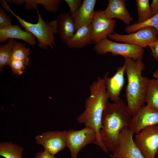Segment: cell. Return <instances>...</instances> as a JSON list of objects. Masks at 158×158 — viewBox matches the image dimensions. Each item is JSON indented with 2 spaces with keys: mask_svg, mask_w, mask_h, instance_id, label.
<instances>
[{
  "mask_svg": "<svg viewBox=\"0 0 158 158\" xmlns=\"http://www.w3.org/2000/svg\"><path fill=\"white\" fill-rule=\"evenodd\" d=\"M109 73V71L107 72L103 78L98 77L90 86V94L85 100V110L77 118L78 123L95 131L96 139L94 143L105 153L108 152L101 140L100 132L102 128V120L103 113L109 102L106 82Z\"/></svg>",
  "mask_w": 158,
  "mask_h": 158,
  "instance_id": "1",
  "label": "cell"
},
{
  "mask_svg": "<svg viewBox=\"0 0 158 158\" xmlns=\"http://www.w3.org/2000/svg\"><path fill=\"white\" fill-rule=\"evenodd\" d=\"M132 116L127 110V104L120 98L113 103L108 102L103 113L101 140L108 152L113 153L117 146L120 132L128 127Z\"/></svg>",
  "mask_w": 158,
  "mask_h": 158,
  "instance_id": "2",
  "label": "cell"
},
{
  "mask_svg": "<svg viewBox=\"0 0 158 158\" xmlns=\"http://www.w3.org/2000/svg\"><path fill=\"white\" fill-rule=\"evenodd\" d=\"M143 58L134 60L130 57H124L125 72L127 78V110L132 116L144 105L150 80L147 77L141 75L142 71L145 69Z\"/></svg>",
  "mask_w": 158,
  "mask_h": 158,
  "instance_id": "3",
  "label": "cell"
},
{
  "mask_svg": "<svg viewBox=\"0 0 158 158\" xmlns=\"http://www.w3.org/2000/svg\"><path fill=\"white\" fill-rule=\"evenodd\" d=\"M2 8L10 12L17 19L25 30L32 34L38 40V46L40 48L53 49L55 45L54 35L58 32L56 20L48 22L43 20L37 7L35 8L38 16L37 23L28 22L16 15L11 10L5 0L1 2Z\"/></svg>",
  "mask_w": 158,
  "mask_h": 158,
  "instance_id": "4",
  "label": "cell"
},
{
  "mask_svg": "<svg viewBox=\"0 0 158 158\" xmlns=\"http://www.w3.org/2000/svg\"><path fill=\"white\" fill-rule=\"evenodd\" d=\"M158 33L152 26L143 28L137 31L126 35L118 34L114 32L108 37L114 41L126 43L144 48L152 44L158 40Z\"/></svg>",
  "mask_w": 158,
  "mask_h": 158,
  "instance_id": "5",
  "label": "cell"
},
{
  "mask_svg": "<svg viewBox=\"0 0 158 158\" xmlns=\"http://www.w3.org/2000/svg\"><path fill=\"white\" fill-rule=\"evenodd\" d=\"M94 49L96 53L103 55L111 52L114 55L129 57L135 60L143 56L144 48L129 44L118 43L105 38L95 44Z\"/></svg>",
  "mask_w": 158,
  "mask_h": 158,
  "instance_id": "6",
  "label": "cell"
},
{
  "mask_svg": "<svg viewBox=\"0 0 158 158\" xmlns=\"http://www.w3.org/2000/svg\"><path fill=\"white\" fill-rule=\"evenodd\" d=\"M96 139V133L89 127L78 130L71 129L67 131L66 145L70 150L71 158H78L80 151L87 145L94 143Z\"/></svg>",
  "mask_w": 158,
  "mask_h": 158,
  "instance_id": "7",
  "label": "cell"
},
{
  "mask_svg": "<svg viewBox=\"0 0 158 158\" xmlns=\"http://www.w3.org/2000/svg\"><path fill=\"white\" fill-rule=\"evenodd\" d=\"M134 141L145 158H155L158 150V124L142 129L136 134Z\"/></svg>",
  "mask_w": 158,
  "mask_h": 158,
  "instance_id": "8",
  "label": "cell"
},
{
  "mask_svg": "<svg viewBox=\"0 0 158 158\" xmlns=\"http://www.w3.org/2000/svg\"><path fill=\"white\" fill-rule=\"evenodd\" d=\"M134 134L128 127L122 129L112 156L115 158H145L134 142Z\"/></svg>",
  "mask_w": 158,
  "mask_h": 158,
  "instance_id": "9",
  "label": "cell"
},
{
  "mask_svg": "<svg viewBox=\"0 0 158 158\" xmlns=\"http://www.w3.org/2000/svg\"><path fill=\"white\" fill-rule=\"evenodd\" d=\"M116 20L107 18L103 10L95 13L91 24L92 42L95 44L107 38L114 32Z\"/></svg>",
  "mask_w": 158,
  "mask_h": 158,
  "instance_id": "10",
  "label": "cell"
},
{
  "mask_svg": "<svg viewBox=\"0 0 158 158\" xmlns=\"http://www.w3.org/2000/svg\"><path fill=\"white\" fill-rule=\"evenodd\" d=\"M67 131H49L36 136V143L42 145L44 150L54 156L66 147Z\"/></svg>",
  "mask_w": 158,
  "mask_h": 158,
  "instance_id": "11",
  "label": "cell"
},
{
  "mask_svg": "<svg viewBox=\"0 0 158 158\" xmlns=\"http://www.w3.org/2000/svg\"><path fill=\"white\" fill-rule=\"evenodd\" d=\"M132 117L128 126L137 134L144 128L158 124V111L147 106H143Z\"/></svg>",
  "mask_w": 158,
  "mask_h": 158,
  "instance_id": "12",
  "label": "cell"
},
{
  "mask_svg": "<svg viewBox=\"0 0 158 158\" xmlns=\"http://www.w3.org/2000/svg\"><path fill=\"white\" fill-rule=\"evenodd\" d=\"M103 11L108 18L119 19L127 25H129L133 19L126 7L124 0H109L107 7Z\"/></svg>",
  "mask_w": 158,
  "mask_h": 158,
  "instance_id": "13",
  "label": "cell"
},
{
  "mask_svg": "<svg viewBox=\"0 0 158 158\" xmlns=\"http://www.w3.org/2000/svg\"><path fill=\"white\" fill-rule=\"evenodd\" d=\"M35 37L30 33L22 30L18 25L12 24L0 28V42H4L8 39H16L23 40L32 46L36 43Z\"/></svg>",
  "mask_w": 158,
  "mask_h": 158,
  "instance_id": "14",
  "label": "cell"
},
{
  "mask_svg": "<svg viewBox=\"0 0 158 158\" xmlns=\"http://www.w3.org/2000/svg\"><path fill=\"white\" fill-rule=\"evenodd\" d=\"M96 2V0H84L78 11L73 15L75 31L82 26L91 25Z\"/></svg>",
  "mask_w": 158,
  "mask_h": 158,
  "instance_id": "15",
  "label": "cell"
},
{
  "mask_svg": "<svg viewBox=\"0 0 158 158\" xmlns=\"http://www.w3.org/2000/svg\"><path fill=\"white\" fill-rule=\"evenodd\" d=\"M124 64L118 68L114 75L108 77L106 82V92L108 97L113 102L119 99L121 90L125 84Z\"/></svg>",
  "mask_w": 158,
  "mask_h": 158,
  "instance_id": "16",
  "label": "cell"
},
{
  "mask_svg": "<svg viewBox=\"0 0 158 158\" xmlns=\"http://www.w3.org/2000/svg\"><path fill=\"white\" fill-rule=\"evenodd\" d=\"M56 20L58 33L62 41L67 43L75 31L73 15L70 11L62 13L58 15Z\"/></svg>",
  "mask_w": 158,
  "mask_h": 158,
  "instance_id": "17",
  "label": "cell"
},
{
  "mask_svg": "<svg viewBox=\"0 0 158 158\" xmlns=\"http://www.w3.org/2000/svg\"><path fill=\"white\" fill-rule=\"evenodd\" d=\"M91 25H85L76 30L73 36L66 43L70 47L79 49L92 42Z\"/></svg>",
  "mask_w": 158,
  "mask_h": 158,
  "instance_id": "18",
  "label": "cell"
},
{
  "mask_svg": "<svg viewBox=\"0 0 158 158\" xmlns=\"http://www.w3.org/2000/svg\"><path fill=\"white\" fill-rule=\"evenodd\" d=\"M145 102L147 106L158 111V78L150 79Z\"/></svg>",
  "mask_w": 158,
  "mask_h": 158,
  "instance_id": "19",
  "label": "cell"
},
{
  "mask_svg": "<svg viewBox=\"0 0 158 158\" xmlns=\"http://www.w3.org/2000/svg\"><path fill=\"white\" fill-rule=\"evenodd\" d=\"M23 148L10 142L0 143V156L5 158H23Z\"/></svg>",
  "mask_w": 158,
  "mask_h": 158,
  "instance_id": "20",
  "label": "cell"
},
{
  "mask_svg": "<svg viewBox=\"0 0 158 158\" xmlns=\"http://www.w3.org/2000/svg\"><path fill=\"white\" fill-rule=\"evenodd\" d=\"M61 1V0H19V3L20 5L25 3V8L28 9L35 8L38 4H41L44 6L46 11L55 12Z\"/></svg>",
  "mask_w": 158,
  "mask_h": 158,
  "instance_id": "21",
  "label": "cell"
},
{
  "mask_svg": "<svg viewBox=\"0 0 158 158\" xmlns=\"http://www.w3.org/2000/svg\"><path fill=\"white\" fill-rule=\"evenodd\" d=\"M30 48H27L24 44L15 41L11 56V59L16 60L23 61L25 65L30 63L28 56L30 54Z\"/></svg>",
  "mask_w": 158,
  "mask_h": 158,
  "instance_id": "22",
  "label": "cell"
},
{
  "mask_svg": "<svg viewBox=\"0 0 158 158\" xmlns=\"http://www.w3.org/2000/svg\"><path fill=\"white\" fill-rule=\"evenodd\" d=\"M138 19L136 23L145 21L153 16L151 11L149 0H136Z\"/></svg>",
  "mask_w": 158,
  "mask_h": 158,
  "instance_id": "23",
  "label": "cell"
},
{
  "mask_svg": "<svg viewBox=\"0 0 158 158\" xmlns=\"http://www.w3.org/2000/svg\"><path fill=\"white\" fill-rule=\"evenodd\" d=\"M16 41L9 40L7 43L0 47V70L2 71L4 66L9 65Z\"/></svg>",
  "mask_w": 158,
  "mask_h": 158,
  "instance_id": "24",
  "label": "cell"
},
{
  "mask_svg": "<svg viewBox=\"0 0 158 158\" xmlns=\"http://www.w3.org/2000/svg\"><path fill=\"white\" fill-rule=\"evenodd\" d=\"M147 26L155 28L158 33V13L144 22L140 23H135L127 26L125 30L126 32L130 34L134 32L143 28ZM157 38H158V35Z\"/></svg>",
  "mask_w": 158,
  "mask_h": 158,
  "instance_id": "25",
  "label": "cell"
},
{
  "mask_svg": "<svg viewBox=\"0 0 158 158\" xmlns=\"http://www.w3.org/2000/svg\"><path fill=\"white\" fill-rule=\"evenodd\" d=\"M9 65L13 72L16 75H21L23 73V70L25 69L24 62L21 61L11 59Z\"/></svg>",
  "mask_w": 158,
  "mask_h": 158,
  "instance_id": "26",
  "label": "cell"
},
{
  "mask_svg": "<svg viewBox=\"0 0 158 158\" xmlns=\"http://www.w3.org/2000/svg\"><path fill=\"white\" fill-rule=\"evenodd\" d=\"M64 1L68 5L69 11L73 15L78 11L83 2L81 0H65Z\"/></svg>",
  "mask_w": 158,
  "mask_h": 158,
  "instance_id": "27",
  "label": "cell"
},
{
  "mask_svg": "<svg viewBox=\"0 0 158 158\" xmlns=\"http://www.w3.org/2000/svg\"><path fill=\"white\" fill-rule=\"evenodd\" d=\"M12 17L8 16L1 7L0 8V28L11 25Z\"/></svg>",
  "mask_w": 158,
  "mask_h": 158,
  "instance_id": "28",
  "label": "cell"
},
{
  "mask_svg": "<svg viewBox=\"0 0 158 158\" xmlns=\"http://www.w3.org/2000/svg\"><path fill=\"white\" fill-rule=\"evenodd\" d=\"M151 50V54L153 57L158 61V40L150 47Z\"/></svg>",
  "mask_w": 158,
  "mask_h": 158,
  "instance_id": "29",
  "label": "cell"
},
{
  "mask_svg": "<svg viewBox=\"0 0 158 158\" xmlns=\"http://www.w3.org/2000/svg\"><path fill=\"white\" fill-rule=\"evenodd\" d=\"M34 158H56L54 156L52 155L45 150L38 152Z\"/></svg>",
  "mask_w": 158,
  "mask_h": 158,
  "instance_id": "30",
  "label": "cell"
},
{
  "mask_svg": "<svg viewBox=\"0 0 158 158\" xmlns=\"http://www.w3.org/2000/svg\"><path fill=\"white\" fill-rule=\"evenodd\" d=\"M150 6L153 16L158 13V0H152Z\"/></svg>",
  "mask_w": 158,
  "mask_h": 158,
  "instance_id": "31",
  "label": "cell"
},
{
  "mask_svg": "<svg viewBox=\"0 0 158 158\" xmlns=\"http://www.w3.org/2000/svg\"><path fill=\"white\" fill-rule=\"evenodd\" d=\"M153 75L155 78H158V69L154 72Z\"/></svg>",
  "mask_w": 158,
  "mask_h": 158,
  "instance_id": "32",
  "label": "cell"
},
{
  "mask_svg": "<svg viewBox=\"0 0 158 158\" xmlns=\"http://www.w3.org/2000/svg\"><path fill=\"white\" fill-rule=\"evenodd\" d=\"M111 158H115L113 156H111Z\"/></svg>",
  "mask_w": 158,
  "mask_h": 158,
  "instance_id": "33",
  "label": "cell"
},
{
  "mask_svg": "<svg viewBox=\"0 0 158 158\" xmlns=\"http://www.w3.org/2000/svg\"></svg>",
  "mask_w": 158,
  "mask_h": 158,
  "instance_id": "34",
  "label": "cell"
}]
</instances>
